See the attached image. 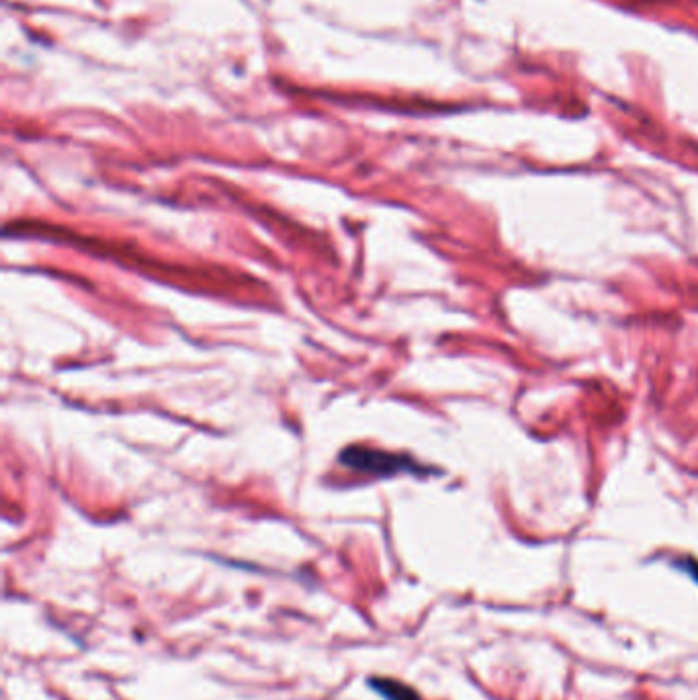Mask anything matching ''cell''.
I'll list each match as a JSON object with an SVG mask.
<instances>
[{"label":"cell","mask_w":698,"mask_h":700,"mask_svg":"<svg viewBox=\"0 0 698 700\" xmlns=\"http://www.w3.org/2000/svg\"><path fill=\"white\" fill-rule=\"evenodd\" d=\"M340 461L359 472L377 473V475H389V473L412 472L414 463L412 459L402 455H389L384 451H371L365 447H350L345 451Z\"/></svg>","instance_id":"cell-1"},{"label":"cell","mask_w":698,"mask_h":700,"mask_svg":"<svg viewBox=\"0 0 698 700\" xmlns=\"http://www.w3.org/2000/svg\"><path fill=\"white\" fill-rule=\"evenodd\" d=\"M371 688L377 690L382 697L387 700H420V695L406 686V684L398 683V680H385V678H373L371 680Z\"/></svg>","instance_id":"cell-2"}]
</instances>
